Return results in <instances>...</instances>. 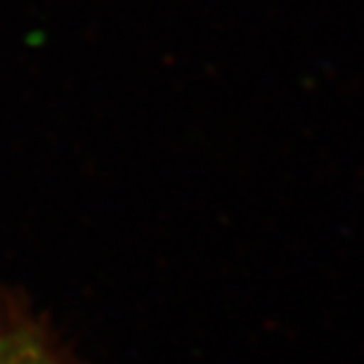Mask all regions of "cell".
Returning a JSON list of instances; mask_svg holds the SVG:
<instances>
[{
    "mask_svg": "<svg viewBox=\"0 0 364 364\" xmlns=\"http://www.w3.org/2000/svg\"><path fill=\"white\" fill-rule=\"evenodd\" d=\"M0 364H62L33 326L0 324Z\"/></svg>",
    "mask_w": 364,
    "mask_h": 364,
    "instance_id": "1",
    "label": "cell"
}]
</instances>
